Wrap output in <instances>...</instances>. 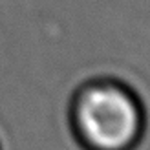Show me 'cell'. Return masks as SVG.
Segmentation results:
<instances>
[{
  "label": "cell",
  "instance_id": "6da1fadb",
  "mask_svg": "<svg viewBox=\"0 0 150 150\" xmlns=\"http://www.w3.org/2000/svg\"><path fill=\"white\" fill-rule=\"evenodd\" d=\"M70 132L84 150H132L145 128L143 108L117 82H88L70 99Z\"/></svg>",
  "mask_w": 150,
  "mask_h": 150
}]
</instances>
